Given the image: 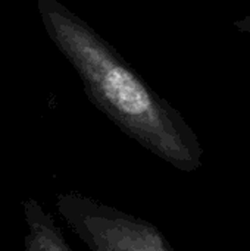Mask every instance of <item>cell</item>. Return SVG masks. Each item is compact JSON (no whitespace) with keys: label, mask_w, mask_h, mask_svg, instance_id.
<instances>
[{"label":"cell","mask_w":250,"mask_h":251,"mask_svg":"<svg viewBox=\"0 0 250 251\" xmlns=\"http://www.w3.org/2000/svg\"><path fill=\"white\" fill-rule=\"evenodd\" d=\"M38 9L50 38L103 113L175 168L199 166L197 146L184 124L99 34L56 0H40Z\"/></svg>","instance_id":"6da1fadb"},{"label":"cell","mask_w":250,"mask_h":251,"mask_svg":"<svg viewBox=\"0 0 250 251\" xmlns=\"http://www.w3.org/2000/svg\"><path fill=\"white\" fill-rule=\"evenodd\" d=\"M56 209L91 251H172L152 224L83 194H57Z\"/></svg>","instance_id":"7a4b0ae2"},{"label":"cell","mask_w":250,"mask_h":251,"mask_svg":"<svg viewBox=\"0 0 250 251\" xmlns=\"http://www.w3.org/2000/svg\"><path fill=\"white\" fill-rule=\"evenodd\" d=\"M22 207L28 228L24 240L25 251H74L63 238L53 218L46 213L37 200L28 199L24 201Z\"/></svg>","instance_id":"3957f363"}]
</instances>
